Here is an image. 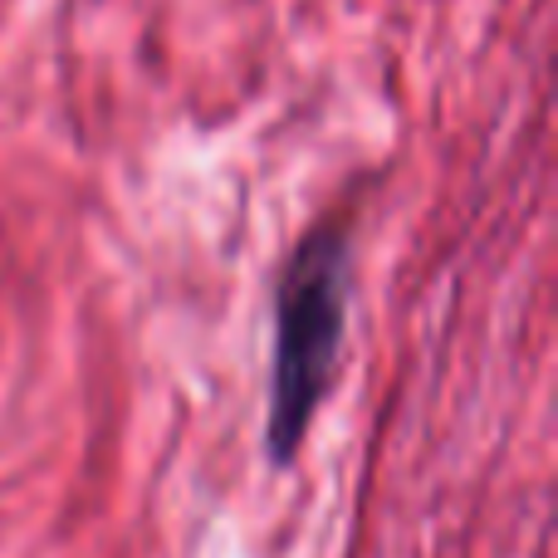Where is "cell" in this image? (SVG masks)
<instances>
[{
    "instance_id": "cell-1",
    "label": "cell",
    "mask_w": 558,
    "mask_h": 558,
    "mask_svg": "<svg viewBox=\"0 0 558 558\" xmlns=\"http://www.w3.org/2000/svg\"><path fill=\"white\" fill-rule=\"evenodd\" d=\"M348 235L314 226L294 245L275 294V363H270V456L294 461L318 402L338 367L348 324Z\"/></svg>"
}]
</instances>
